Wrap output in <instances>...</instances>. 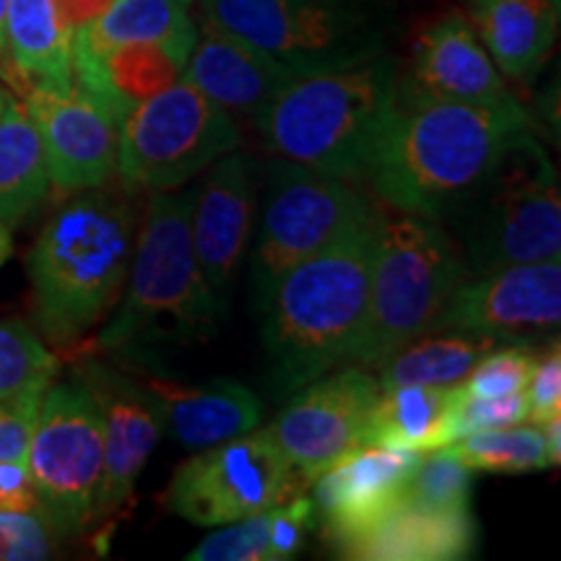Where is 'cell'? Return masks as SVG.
I'll list each match as a JSON object with an SVG mask.
<instances>
[{"label": "cell", "instance_id": "cell-36", "mask_svg": "<svg viewBox=\"0 0 561 561\" xmlns=\"http://www.w3.org/2000/svg\"><path fill=\"white\" fill-rule=\"evenodd\" d=\"M462 390V385H460ZM528 421V403L523 392H510L500 398H473L460 392L458 411H455V439L466 437L471 432L502 430V426H515Z\"/></svg>", "mask_w": 561, "mask_h": 561}, {"label": "cell", "instance_id": "cell-34", "mask_svg": "<svg viewBox=\"0 0 561 561\" xmlns=\"http://www.w3.org/2000/svg\"><path fill=\"white\" fill-rule=\"evenodd\" d=\"M536 359L538 351L530 343H510V346L500 343L481 356L471 375L462 380V390L473 398H500L510 392H523Z\"/></svg>", "mask_w": 561, "mask_h": 561}, {"label": "cell", "instance_id": "cell-16", "mask_svg": "<svg viewBox=\"0 0 561 561\" xmlns=\"http://www.w3.org/2000/svg\"><path fill=\"white\" fill-rule=\"evenodd\" d=\"M255 214L257 164L248 151L231 149L208 167V174L195 187L191 210L195 261L224 312L252 240Z\"/></svg>", "mask_w": 561, "mask_h": 561}, {"label": "cell", "instance_id": "cell-23", "mask_svg": "<svg viewBox=\"0 0 561 561\" xmlns=\"http://www.w3.org/2000/svg\"><path fill=\"white\" fill-rule=\"evenodd\" d=\"M191 53L161 42H133L112 47L100 58H73V81L94 94L117 123L149 96L182 79Z\"/></svg>", "mask_w": 561, "mask_h": 561}, {"label": "cell", "instance_id": "cell-11", "mask_svg": "<svg viewBox=\"0 0 561 561\" xmlns=\"http://www.w3.org/2000/svg\"><path fill=\"white\" fill-rule=\"evenodd\" d=\"M26 462L42 515L58 536H76L94 520L104 462V421L100 403L81 377L50 382L42 392Z\"/></svg>", "mask_w": 561, "mask_h": 561}, {"label": "cell", "instance_id": "cell-18", "mask_svg": "<svg viewBox=\"0 0 561 561\" xmlns=\"http://www.w3.org/2000/svg\"><path fill=\"white\" fill-rule=\"evenodd\" d=\"M421 455L364 445L331 462L310 483L318 530L331 549L359 536L396 507Z\"/></svg>", "mask_w": 561, "mask_h": 561}, {"label": "cell", "instance_id": "cell-31", "mask_svg": "<svg viewBox=\"0 0 561 561\" xmlns=\"http://www.w3.org/2000/svg\"><path fill=\"white\" fill-rule=\"evenodd\" d=\"M450 447L471 471L515 476L551 468L543 445V430L536 424H525V421L515 426H502V430L471 432L455 439Z\"/></svg>", "mask_w": 561, "mask_h": 561}, {"label": "cell", "instance_id": "cell-41", "mask_svg": "<svg viewBox=\"0 0 561 561\" xmlns=\"http://www.w3.org/2000/svg\"><path fill=\"white\" fill-rule=\"evenodd\" d=\"M5 5H9V0H0V76H3V79L9 81L13 89L21 91L19 76H16V70H13V66H11V60H9V53H5V32H3V21H5Z\"/></svg>", "mask_w": 561, "mask_h": 561}, {"label": "cell", "instance_id": "cell-35", "mask_svg": "<svg viewBox=\"0 0 561 561\" xmlns=\"http://www.w3.org/2000/svg\"><path fill=\"white\" fill-rule=\"evenodd\" d=\"M58 533L39 512H0V561H37L55 549Z\"/></svg>", "mask_w": 561, "mask_h": 561}, {"label": "cell", "instance_id": "cell-2", "mask_svg": "<svg viewBox=\"0 0 561 561\" xmlns=\"http://www.w3.org/2000/svg\"><path fill=\"white\" fill-rule=\"evenodd\" d=\"M133 193L91 191L55 210L30 255L34 314L55 346H73L112 310L128 280L136 250Z\"/></svg>", "mask_w": 561, "mask_h": 561}, {"label": "cell", "instance_id": "cell-15", "mask_svg": "<svg viewBox=\"0 0 561 561\" xmlns=\"http://www.w3.org/2000/svg\"><path fill=\"white\" fill-rule=\"evenodd\" d=\"M24 107L45 149L50 185L81 193L107 185L117 172L121 123L79 83H30Z\"/></svg>", "mask_w": 561, "mask_h": 561}, {"label": "cell", "instance_id": "cell-8", "mask_svg": "<svg viewBox=\"0 0 561 561\" xmlns=\"http://www.w3.org/2000/svg\"><path fill=\"white\" fill-rule=\"evenodd\" d=\"M206 13L291 76L377 58L398 26L396 0H214Z\"/></svg>", "mask_w": 561, "mask_h": 561}, {"label": "cell", "instance_id": "cell-4", "mask_svg": "<svg viewBox=\"0 0 561 561\" xmlns=\"http://www.w3.org/2000/svg\"><path fill=\"white\" fill-rule=\"evenodd\" d=\"M398 73L388 50L356 66L297 76L255 121L265 149L362 182L396 117Z\"/></svg>", "mask_w": 561, "mask_h": 561}, {"label": "cell", "instance_id": "cell-45", "mask_svg": "<svg viewBox=\"0 0 561 561\" xmlns=\"http://www.w3.org/2000/svg\"><path fill=\"white\" fill-rule=\"evenodd\" d=\"M468 3H471V5H476V3H483V0H468Z\"/></svg>", "mask_w": 561, "mask_h": 561}, {"label": "cell", "instance_id": "cell-5", "mask_svg": "<svg viewBox=\"0 0 561 561\" xmlns=\"http://www.w3.org/2000/svg\"><path fill=\"white\" fill-rule=\"evenodd\" d=\"M128 271V289L96 348L133 356L153 341L191 343L219 333L224 310L198 268L191 234L195 187L149 193Z\"/></svg>", "mask_w": 561, "mask_h": 561}, {"label": "cell", "instance_id": "cell-30", "mask_svg": "<svg viewBox=\"0 0 561 561\" xmlns=\"http://www.w3.org/2000/svg\"><path fill=\"white\" fill-rule=\"evenodd\" d=\"M494 346H500V341L491 335L466 331L424 333L377 367L380 371L375 377L377 388L380 392L401 388V385L455 388V385H462L481 356Z\"/></svg>", "mask_w": 561, "mask_h": 561}, {"label": "cell", "instance_id": "cell-9", "mask_svg": "<svg viewBox=\"0 0 561 561\" xmlns=\"http://www.w3.org/2000/svg\"><path fill=\"white\" fill-rule=\"evenodd\" d=\"M375 210V203L364 198L354 182L276 157L265 178L250 252V297L255 310L261 312L294 265L331 248Z\"/></svg>", "mask_w": 561, "mask_h": 561}, {"label": "cell", "instance_id": "cell-26", "mask_svg": "<svg viewBox=\"0 0 561 561\" xmlns=\"http://www.w3.org/2000/svg\"><path fill=\"white\" fill-rule=\"evenodd\" d=\"M318 530V515L310 496L273 504V507L221 525L187 553V561H286L299 557L307 536Z\"/></svg>", "mask_w": 561, "mask_h": 561}, {"label": "cell", "instance_id": "cell-13", "mask_svg": "<svg viewBox=\"0 0 561 561\" xmlns=\"http://www.w3.org/2000/svg\"><path fill=\"white\" fill-rule=\"evenodd\" d=\"M268 432L301 486H310L331 462L364 447V432L380 388L362 367H346L291 392Z\"/></svg>", "mask_w": 561, "mask_h": 561}, {"label": "cell", "instance_id": "cell-43", "mask_svg": "<svg viewBox=\"0 0 561 561\" xmlns=\"http://www.w3.org/2000/svg\"><path fill=\"white\" fill-rule=\"evenodd\" d=\"M9 100H11V94L3 87H0V115H3V110H5V104H9Z\"/></svg>", "mask_w": 561, "mask_h": 561}, {"label": "cell", "instance_id": "cell-1", "mask_svg": "<svg viewBox=\"0 0 561 561\" xmlns=\"http://www.w3.org/2000/svg\"><path fill=\"white\" fill-rule=\"evenodd\" d=\"M528 133L530 117L515 96L486 104L398 100L364 180L388 208L442 221Z\"/></svg>", "mask_w": 561, "mask_h": 561}, {"label": "cell", "instance_id": "cell-21", "mask_svg": "<svg viewBox=\"0 0 561 561\" xmlns=\"http://www.w3.org/2000/svg\"><path fill=\"white\" fill-rule=\"evenodd\" d=\"M128 367L157 401L167 432L185 450H206L242 437L261 424L263 401L248 385L227 377L206 385H185L159 375L144 359H128Z\"/></svg>", "mask_w": 561, "mask_h": 561}, {"label": "cell", "instance_id": "cell-42", "mask_svg": "<svg viewBox=\"0 0 561 561\" xmlns=\"http://www.w3.org/2000/svg\"><path fill=\"white\" fill-rule=\"evenodd\" d=\"M11 250H13V237H11V227L9 224L0 221V265L11 257Z\"/></svg>", "mask_w": 561, "mask_h": 561}, {"label": "cell", "instance_id": "cell-20", "mask_svg": "<svg viewBox=\"0 0 561 561\" xmlns=\"http://www.w3.org/2000/svg\"><path fill=\"white\" fill-rule=\"evenodd\" d=\"M182 79L198 87L231 117L257 121L297 76H291L261 47L224 30L208 13H203Z\"/></svg>", "mask_w": 561, "mask_h": 561}, {"label": "cell", "instance_id": "cell-19", "mask_svg": "<svg viewBox=\"0 0 561 561\" xmlns=\"http://www.w3.org/2000/svg\"><path fill=\"white\" fill-rule=\"evenodd\" d=\"M504 76L462 13H445L413 42L405 76L398 73L403 102H502L510 100Z\"/></svg>", "mask_w": 561, "mask_h": 561}, {"label": "cell", "instance_id": "cell-17", "mask_svg": "<svg viewBox=\"0 0 561 561\" xmlns=\"http://www.w3.org/2000/svg\"><path fill=\"white\" fill-rule=\"evenodd\" d=\"M76 377H81L102 411L104 462L94 517H107L130 500L138 476L164 432V419L151 392L130 371L107 362L83 359Z\"/></svg>", "mask_w": 561, "mask_h": 561}, {"label": "cell", "instance_id": "cell-32", "mask_svg": "<svg viewBox=\"0 0 561 561\" xmlns=\"http://www.w3.org/2000/svg\"><path fill=\"white\" fill-rule=\"evenodd\" d=\"M58 369L60 359L30 325L0 320V401L26 390H45Z\"/></svg>", "mask_w": 561, "mask_h": 561}, {"label": "cell", "instance_id": "cell-27", "mask_svg": "<svg viewBox=\"0 0 561 561\" xmlns=\"http://www.w3.org/2000/svg\"><path fill=\"white\" fill-rule=\"evenodd\" d=\"M191 9L182 0H112L100 16L73 32V58H100L133 42H161L191 53L198 37Z\"/></svg>", "mask_w": 561, "mask_h": 561}, {"label": "cell", "instance_id": "cell-46", "mask_svg": "<svg viewBox=\"0 0 561 561\" xmlns=\"http://www.w3.org/2000/svg\"><path fill=\"white\" fill-rule=\"evenodd\" d=\"M182 3H191V5H193V3H195V0H182Z\"/></svg>", "mask_w": 561, "mask_h": 561}, {"label": "cell", "instance_id": "cell-37", "mask_svg": "<svg viewBox=\"0 0 561 561\" xmlns=\"http://www.w3.org/2000/svg\"><path fill=\"white\" fill-rule=\"evenodd\" d=\"M525 403L528 421L536 426L561 416V346L557 335L538 351L536 367L525 385Z\"/></svg>", "mask_w": 561, "mask_h": 561}, {"label": "cell", "instance_id": "cell-3", "mask_svg": "<svg viewBox=\"0 0 561 561\" xmlns=\"http://www.w3.org/2000/svg\"><path fill=\"white\" fill-rule=\"evenodd\" d=\"M377 210L310 261L294 265L261 307L268 382L286 398L346 362L369 297Z\"/></svg>", "mask_w": 561, "mask_h": 561}, {"label": "cell", "instance_id": "cell-38", "mask_svg": "<svg viewBox=\"0 0 561 561\" xmlns=\"http://www.w3.org/2000/svg\"><path fill=\"white\" fill-rule=\"evenodd\" d=\"M47 390V388H45ZM45 390H26L0 401V460L26 458Z\"/></svg>", "mask_w": 561, "mask_h": 561}, {"label": "cell", "instance_id": "cell-28", "mask_svg": "<svg viewBox=\"0 0 561 561\" xmlns=\"http://www.w3.org/2000/svg\"><path fill=\"white\" fill-rule=\"evenodd\" d=\"M3 32L21 94L30 83L73 81V30L62 19L58 0H9Z\"/></svg>", "mask_w": 561, "mask_h": 561}, {"label": "cell", "instance_id": "cell-25", "mask_svg": "<svg viewBox=\"0 0 561 561\" xmlns=\"http://www.w3.org/2000/svg\"><path fill=\"white\" fill-rule=\"evenodd\" d=\"M561 0H483L471 5L476 34L507 79H530L549 58Z\"/></svg>", "mask_w": 561, "mask_h": 561}, {"label": "cell", "instance_id": "cell-33", "mask_svg": "<svg viewBox=\"0 0 561 561\" xmlns=\"http://www.w3.org/2000/svg\"><path fill=\"white\" fill-rule=\"evenodd\" d=\"M473 471L450 445L421 455L403 489V500L442 512H471Z\"/></svg>", "mask_w": 561, "mask_h": 561}, {"label": "cell", "instance_id": "cell-39", "mask_svg": "<svg viewBox=\"0 0 561 561\" xmlns=\"http://www.w3.org/2000/svg\"><path fill=\"white\" fill-rule=\"evenodd\" d=\"M0 512H19V515L39 512L42 515V504L26 458L0 460Z\"/></svg>", "mask_w": 561, "mask_h": 561}, {"label": "cell", "instance_id": "cell-29", "mask_svg": "<svg viewBox=\"0 0 561 561\" xmlns=\"http://www.w3.org/2000/svg\"><path fill=\"white\" fill-rule=\"evenodd\" d=\"M50 193L45 149L24 102L11 96L0 115V221L13 229Z\"/></svg>", "mask_w": 561, "mask_h": 561}, {"label": "cell", "instance_id": "cell-10", "mask_svg": "<svg viewBox=\"0 0 561 561\" xmlns=\"http://www.w3.org/2000/svg\"><path fill=\"white\" fill-rule=\"evenodd\" d=\"M240 144L234 117L180 79L123 117L117 174L133 195L178 191Z\"/></svg>", "mask_w": 561, "mask_h": 561}, {"label": "cell", "instance_id": "cell-40", "mask_svg": "<svg viewBox=\"0 0 561 561\" xmlns=\"http://www.w3.org/2000/svg\"><path fill=\"white\" fill-rule=\"evenodd\" d=\"M541 430H543L546 455H549V466H559V460H561V416L546 421Z\"/></svg>", "mask_w": 561, "mask_h": 561}, {"label": "cell", "instance_id": "cell-12", "mask_svg": "<svg viewBox=\"0 0 561 561\" xmlns=\"http://www.w3.org/2000/svg\"><path fill=\"white\" fill-rule=\"evenodd\" d=\"M299 489L273 434L255 426L242 437L195 450L174 471L161 502L182 520L221 528L291 500Z\"/></svg>", "mask_w": 561, "mask_h": 561}, {"label": "cell", "instance_id": "cell-14", "mask_svg": "<svg viewBox=\"0 0 561 561\" xmlns=\"http://www.w3.org/2000/svg\"><path fill=\"white\" fill-rule=\"evenodd\" d=\"M561 322V263L504 265L468 273L432 331L491 335L500 343H530L557 333Z\"/></svg>", "mask_w": 561, "mask_h": 561}, {"label": "cell", "instance_id": "cell-44", "mask_svg": "<svg viewBox=\"0 0 561 561\" xmlns=\"http://www.w3.org/2000/svg\"><path fill=\"white\" fill-rule=\"evenodd\" d=\"M195 3H201V11L206 13L210 9V3H214V0H195Z\"/></svg>", "mask_w": 561, "mask_h": 561}, {"label": "cell", "instance_id": "cell-22", "mask_svg": "<svg viewBox=\"0 0 561 561\" xmlns=\"http://www.w3.org/2000/svg\"><path fill=\"white\" fill-rule=\"evenodd\" d=\"M476 538L473 512L419 507L401 496L380 520L333 551L356 561H458L473 557Z\"/></svg>", "mask_w": 561, "mask_h": 561}, {"label": "cell", "instance_id": "cell-6", "mask_svg": "<svg viewBox=\"0 0 561 561\" xmlns=\"http://www.w3.org/2000/svg\"><path fill=\"white\" fill-rule=\"evenodd\" d=\"M468 265L437 219L377 208L369 297L348 362L377 369L398 348L430 333Z\"/></svg>", "mask_w": 561, "mask_h": 561}, {"label": "cell", "instance_id": "cell-24", "mask_svg": "<svg viewBox=\"0 0 561 561\" xmlns=\"http://www.w3.org/2000/svg\"><path fill=\"white\" fill-rule=\"evenodd\" d=\"M460 392V385H401L382 390L369 411L364 445L411 453H432L453 445Z\"/></svg>", "mask_w": 561, "mask_h": 561}, {"label": "cell", "instance_id": "cell-7", "mask_svg": "<svg viewBox=\"0 0 561 561\" xmlns=\"http://www.w3.org/2000/svg\"><path fill=\"white\" fill-rule=\"evenodd\" d=\"M442 224L450 227L468 273L559 257V178L538 138L528 133L512 146Z\"/></svg>", "mask_w": 561, "mask_h": 561}]
</instances>
